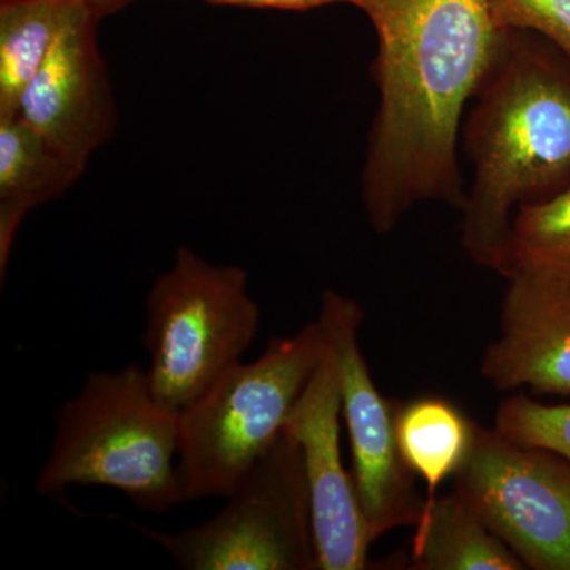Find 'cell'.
<instances>
[{
	"label": "cell",
	"instance_id": "6da1fadb",
	"mask_svg": "<svg viewBox=\"0 0 570 570\" xmlns=\"http://www.w3.org/2000/svg\"><path fill=\"white\" fill-rule=\"evenodd\" d=\"M377 33L379 110L362 174L367 219L390 234L414 206L456 209L468 190L459 165L464 107L497 62L508 29L489 0H348Z\"/></svg>",
	"mask_w": 570,
	"mask_h": 570
},
{
	"label": "cell",
	"instance_id": "7a4b0ae2",
	"mask_svg": "<svg viewBox=\"0 0 570 570\" xmlns=\"http://www.w3.org/2000/svg\"><path fill=\"white\" fill-rule=\"evenodd\" d=\"M474 100L461 245L502 275L517 209L570 186V59L538 33L508 29Z\"/></svg>",
	"mask_w": 570,
	"mask_h": 570
},
{
	"label": "cell",
	"instance_id": "3957f363",
	"mask_svg": "<svg viewBox=\"0 0 570 570\" xmlns=\"http://www.w3.org/2000/svg\"><path fill=\"white\" fill-rule=\"evenodd\" d=\"M179 419L154 397L140 366L96 371L56 414L36 490L56 497L73 485L105 487L137 508L168 512L184 502Z\"/></svg>",
	"mask_w": 570,
	"mask_h": 570
},
{
	"label": "cell",
	"instance_id": "277c9868",
	"mask_svg": "<svg viewBox=\"0 0 570 570\" xmlns=\"http://www.w3.org/2000/svg\"><path fill=\"white\" fill-rule=\"evenodd\" d=\"M326 348L321 321L273 337L264 354L224 374L179 419L184 502L232 493L284 433Z\"/></svg>",
	"mask_w": 570,
	"mask_h": 570
},
{
	"label": "cell",
	"instance_id": "5b68a950",
	"mask_svg": "<svg viewBox=\"0 0 570 570\" xmlns=\"http://www.w3.org/2000/svg\"><path fill=\"white\" fill-rule=\"evenodd\" d=\"M142 344L154 397L181 414L242 362L261 325L249 275L179 247L146 296Z\"/></svg>",
	"mask_w": 570,
	"mask_h": 570
},
{
	"label": "cell",
	"instance_id": "8992f818",
	"mask_svg": "<svg viewBox=\"0 0 570 570\" xmlns=\"http://www.w3.org/2000/svg\"><path fill=\"white\" fill-rule=\"evenodd\" d=\"M213 519L160 532L137 524L186 570H316L302 450L284 430Z\"/></svg>",
	"mask_w": 570,
	"mask_h": 570
},
{
	"label": "cell",
	"instance_id": "52a82bcc",
	"mask_svg": "<svg viewBox=\"0 0 570 570\" xmlns=\"http://www.w3.org/2000/svg\"><path fill=\"white\" fill-rule=\"evenodd\" d=\"M455 490L524 566L570 570V463L474 423Z\"/></svg>",
	"mask_w": 570,
	"mask_h": 570
},
{
	"label": "cell",
	"instance_id": "ba28073f",
	"mask_svg": "<svg viewBox=\"0 0 570 570\" xmlns=\"http://www.w3.org/2000/svg\"><path fill=\"white\" fill-rule=\"evenodd\" d=\"M318 321L335 352L341 414L352 445V478L371 543L396 528L417 524L425 499L404 463L396 438L400 404L382 396L358 343L362 307L354 299L325 291Z\"/></svg>",
	"mask_w": 570,
	"mask_h": 570
},
{
	"label": "cell",
	"instance_id": "9c48e42d",
	"mask_svg": "<svg viewBox=\"0 0 570 570\" xmlns=\"http://www.w3.org/2000/svg\"><path fill=\"white\" fill-rule=\"evenodd\" d=\"M111 7L118 3H75L18 107L26 122L85 165L111 140L118 126L115 96L97 43V24Z\"/></svg>",
	"mask_w": 570,
	"mask_h": 570
},
{
	"label": "cell",
	"instance_id": "30bf717a",
	"mask_svg": "<svg viewBox=\"0 0 570 570\" xmlns=\"http://www.w3.org/2000/svg\"><path fill=\"white\" fill-rule=\"evenodd\" d=\"M340 414V374L326 337L324 355L292 409L285 431L302 450L318 569L362 570L367 568L371 540L354 478L341 459Z\"/></svg>",
	"mask_w": 570,
	"mask_h": 570
},
{
	"label": "cell",
	"instance_id": "8fae6325",
	"mask_svg": "<svg viewBox=\"0 0 570 570\" xmlns=\"http://www.w3.org/2000/svg\"><path fill=\"white\" fill-rule=\"evenodd\" d=\"M480 374L494 389H531L570 396V284L509 277L501 332L487 347Z\"/></svg>",
	"mask_w": 570,
	"mask_h": 570
},
{
	"label": "cell",
	"instance_id": "7c38bea8",
	"mask_svg": "<svg viewBox=\"0 0 570 570\" xmlns=\"http://www.w3.org/2000/svg\"><path fill=\"white\" fill-rule=\"evenodd\" d=\"M86 165L33 129L20 115L0 116V275L29 212L59 197Z\"/></svg>",
	"mask_w": 570,
	"mask_h": 570
},
{
	"label": "cell",
	"instance_id": "4fadbf2b",
	"mask_svg": "<svg viewBox=\"0 0 570 570\" xmlns=\"http://www.w3.org/2000/svg\"><path fill=\"white\" fill-rule=\"evenodd\" d=\"M409 569L523 570L527 566L455 490L423 504Z\"/></svg>",
	"mask_w": 570,
	"mask_h": 570
},
{
	"label": "cell",
	"instance_id": "5bb4252c",
	"mask_svg": "<svg viewBox=\"0 0 570 570\" xmlns=\"http://www.w3.org/2000/svg\"><path fill=\"white\" fill-rule=\"evenodd\" d=\"M474 423L444 397H417L397 407V445L412 474L426 483L425 501L436 498L439 487L463 466Z\"/></svg>",
	"mask_w": 570,
	"mask_h": 570
},
{
	"label": "cell",
	"instance_id": "9a60e30c",
	"mask_svg": "<svg viewBox=\"0 0 570 570\" xmlns=\"http://www.w3.org/2000/svg\"><path fill=\"white\" fill-rule=\"evenodd\" d=\"M78 0H2L0 116L18 115L22 94L50 55Z\"/></svg>",
	"mask_w": 570,
	"mask_h": 570
},
{
	"label": "cell",
	"instance_id": "2e32d148",
	"mask_svg": "<svg viewBox=\"0 0 570 570\" xmlns=\"http://www.w3.org/2000/svg\"><path fill=\"white\" fill-rule=\"evenodd\" d=\"M517 275L570 284V186L513 214L502 276Z\"/></svg>",
	"mask_w": 570,
	"mask_h": 570
},
{
	"label": "cell",
	"instance_id": "e0dca14e",
	"mask_svg": "<svg viewBox=\"0 0 570 570\" xmlns=\"http://www.w3.org/2000/svg\"><path fill=\"white\" fill-rule=\"evenodd\" d=\"M494 430L528 448L549 450L570 463V404L538 403L513 395L499 404Z\"/></svg>",
	"mask_w": 570,
	"mask_h": 570
},
{
	"label": "cell",
	"instance_id": "ac0fdd59",
	"mask_svg": "<svg viewBox=\"0 0 570 570\" xmlns=\"http://www.w3.org/2000/svg\"><path fill=\"white\" fill-rule=\"evenodd\" d=\"M501 29L538 33L570 59V0H489Z\"/></svg>",
	"mask_w": 570,
	"mask_h": 570
},
{
	"label": "cell",
	"instance_id": "d6986e66",
	"mask_svg": "<svg viewBox=\"0 0 570 570\" xmlns=\"http://www.w3.org/2000/svg\"><path fill=\"white\" fill-rule=\"evenodd\" d=\"M206 2L220 3V6L254 7V9L302 11L332 6V3H348V0H206Z\"/></svg>",
	"mask_w": 570,
	"mask_h": 570
},
{
	"label": "cell",
	"instance_id": "ffe728a7",
	"mask_svg": "<svg viewBox=\"0 0 570 570\" xmlns=\"http://www.w3.org/2000/svg\"><path fill=\"white\" fill-rule=\"evenodd\" d=\"M111 2L118 3L119 6V3L124 2V0H111Z\"/></svg>",
	"mask_w": 570,
	"mask_h": 570
}]
</instances>
